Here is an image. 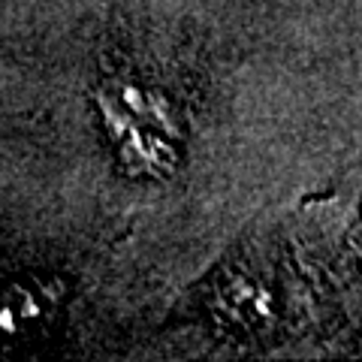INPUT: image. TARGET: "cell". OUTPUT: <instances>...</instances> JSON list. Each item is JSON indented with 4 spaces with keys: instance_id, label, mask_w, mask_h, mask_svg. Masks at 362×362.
Wrapping results in <instances>:
<instances>
[{
    "instance_id": "7a4b0ae2",
    "label": "cell",
    "mask_w": 362,
    "mask_h": 362,
    "mask_svg": "<svg viewBox=\"0 0 362 362\" xmlns=\"http://www.w3.org/2000/svg\"><path fill=\"white\" fill-rule=\"evenodd\" d=\"M33 317H40V296L25 287H9L0 293V335H18Z\"/></svg>"
},
{
    "instance_id": "6da1fadb",
    "label": "cell",
    "mask_w": 362,
    "mask_h": 362,
    "mask_svg": "<svg viewBox=\"0 0 362 362\" xmlns=\"http://www.w3.org/2000/svg\"><path fill=\"white\" fill-rule=\"evenodd\" d=\"M100 115L115 136L121 160L130 173H169L178 163V121L169 112L160 90L145 88L136 78H106L100 94Z\"/></svg>"
}]
</instances>
